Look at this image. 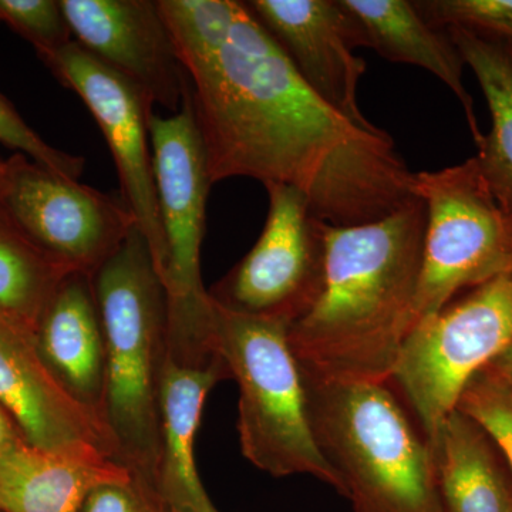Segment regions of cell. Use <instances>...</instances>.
<instances>
[{
  "instance_id": "cell-1",
  "label": "cell",
  "mask_w": 512,
  "mask_h": 512,
  "mask_svg": "<svg viewBox=\"0 0 512 512\" xmlns=\"http://www.w3.org/2000/svg\"><path fill=\"white\" fill-rule=\"evenodd\" d=\"M190 80L212 184L245 177L305 194L335 227L369 224L414 195L389 133L333 109L237 0H158Z\"/></svg>"
},
{
  "instance_id": "cell-2",
  "label": "cell",
  "mask_w": 512,
  "mask_h": 512,
  "mask_svg": "<svg viewBox=\"0 0 512 512\" xmlns=\"http://www.w3.org/2000/svg\"><path fill=\"white\" fill-rule=\"evenodd\" d=\"M419 197L369 224L325 225L319 298L291 323L302 372L330 380L387 383L413 329L426 234Z\"/></svg>"
},
{
  "instance_id": "cell-3",
  "label": "cell",
  "mask_w": 512,
  "mask_h": 512,
  "mask_svg": "<svg viewBox=\"0 0 512 512\" xmlns=\"http://www.w3.org/2000/svg\"><path fill=\"white\" fill-rule=\"evenodd\" d=\"M92 284L106 348L103 423L116 460L157 498L168 299L137 225L94 272Z\"/></svg>"
},
{
  "instance_id": "cell-4",
  "label": "cell",
  "mask_w": 512,
  "mask_h": 512,
  "mask_svg": "<svg viewBox=\"0 0 512 512\" xmlns=\"http://www.w3.org/2000/svg\"><path fill=\"white\" fill-rule=\"evenodd\" d=\"M302 376L316 444L355 512H446L429 441L387 383Z\"/></svg>"
},
{
  "instance_id": "cell-5",
  "label": "cell",
  "mask_w": 512,
  "mask_h": 512,
  "mask_svg": "<svg viewBox=\"0 0 512 512\" xmlns=\"http://www.w3.org/2000/svg\"><path fill=\"white\" fill-rule=\"evenodd\" d=\"M215 311L218 350L238 383L242 454L271 476L309 474L345 495L339 474L312 433L288 323L238 315L217 305Z\"/></svg>"
},
{
  "instance_id": "cell-6",
  "label": "cell",
  "mask_w": 512,
  "mask_h": 512,
  "mask_svg": "<svg viewBox=\"0 0 512 512\" xmlns=\"http://www.w3.org/2000/svg\"><path fill=\"white\" fill-rule=\"evenodd\" d=\"M150 141L164 232L165 259L160 279L168 299V350H214L217 311L201 276V247L212 181L188 93L173 116L151 114Z\"/></svg>"
},
{
  "instance_id": "cell-7",
  "label": "cell",
  "mask_w": 512,
  "mask_h": 512,
  "mask_svg": "<svg viewBox=\"0 0 512 512\" xmlns=\"http://www.w3.org/2000/svg\"><path fill=\"white\" fill-rule=\"evenodd\" d=\"M413 192L427 212L414 328L458 293L512 275V214L494 197L476 157L414 174Z\"/></svg>"
},
{
  "instance_id": "cell-8",
  "label": "cell",
  "mask_w": 512,
  "mask_h": 512,
  "mask_svg": "<svg viewBox=\"0 0 512 512\" xmlns=\"http://www.w3.org/2000/svg\"><path fill=\"white\" fill-rule=\"evenodd\" d=\"M512 343V275L470 289L421 319L404 340L396 380L433 444L471 377Z\"/></svg>"
},
{
  "instance_id": "cell-9",
  "label": "cell",
  "mask_w": 512,
  "mask_h": 512,
  "mask_svg": "<svg viewBox=\"0 0 512 512\" xmlns=\"http://www.w3.org/2000/svg\"><path fill=\"white\" fill-rule=\"evenodd\" d=\"M265 188L269 210L258 241L208 293L224 311L291 325L322 291L326 224L303 192L284 184Z\"/></svg>"
},
{
  "instance_id": "cell-10",
  "label": "cell",
  "mask_w": 512,
  "mask_h": 512,
  "mask_svg": "<svg viewBox=\"0 0 512 512\" xmlns=\"http://www.w3.org/2000/svg\"><path fill=\"white\" fill-rule=\"evenodd\" d=\"M0 201L46 254L70 272L92 276L136 227L123 198L13 154Z\"/></svg>"
},
{
  "instance_id": "cell-11",
  "label": "cell",
  "mask_w": 512,
  "mask_h": 512,
  "mask_svg": "<svg viewBox=\"0 0 512 512\" xmlns=\"http://www.w3.org/2000/svg\"><path fill=\"white\" fill-rule=\"evenodd\" d=\"M40 60L84 101L99 124L119 174L121 198L146 237L160 276L165 244L150 141V117L156 104L140 86L74 40Z\"/></svg>"
},
{
  "instance_id": "cell-12",
  "label": "cell",
  "mask_w": 512,
  "mask_h": 512,
  "mask_svg": "<svg viewBox=\"0 0 512 512\" xmlns=\"http://www.w3.org/2000/svg\"><path fill=\"white\" fill-rule=\"evenodd\" d=\"M74 42L177 113L190 89L158 0H60Z\"/></svg>"
},
{
  "instance_id": "cell-13",
  "label": "cell",
  "mask_w": 512,
  "mask_h": 512,
  "mask_svg": "<svg viewBox=\"0 0 512 512\" xmlns=\"http://www.w3.org/2000/svg\"><path fill=\"white\" fill-rule=\"evenodd\" d=\"M245 5L326 103L356 123H370L357 103L366 62L355 55L359 39L340 0H251Z\"/></svg>"
},
{
  "instance_id": "cell-14",
  "label": "cell",
  "mask_w": 512,
  "mask_h": 512,
  "mask_svg": "<svg viewBox=\"0 0 512 512\" xmlns=\"http://www.w3.org/2000/svg\"><path fill=\"white\" fill-rule=\"evenodd\" d=\"M0 407L32 446L55 451L93 448L116 460L109 431L56 382L40 356L35 333L3 315Z\"/></svg>"
},
{
  "instance_id": "cell-15",
  "label": "cell",
  "mask_w": 512,
  "mask_h": 512,
  "mask_svg": "<svg viewBox=\"0 0 512 512\" xmlns=\"http://www.w3.org/2000/svg\"><path fill=\"white\" fill-rule=\"evenodd\" d=\"M232 379L220 353H167L160 389V456L156 495L165 512H218L195 466L194 446L205 400L212 387Z\"/></svg>"
},
{
  "instance_id": "cell-16",
  "label": "cell",
  "mask_w": 512,
  "mask_h": 512,
  "mask_svg": "<svg viewBox=\"0 0 512 512\" xmlns=\"http://www.w3.org/2000/svg\"><path fill=\"white\" fill-rule=\"evenodd\" d=\"M35 336L56 382L103 423L106 348L92 276L72 272L63 279Z\"/></svg>"
},
{
  "instance_id": "cell-17",
  "label": "cell",
  "mask_w": 512,
  "mask_h": 512,
  "mask_svg": "<svg viewBox=\"0 0 512 512\" xmlns=\"http://www.w3.org/2000/svg\"><path fill=\"white\" fill-rule=\"evenodd\" d=\"M355 25L360 47L390 62L427 70L454 93L466 114L476 146L483 140L473 99L463 83L464 60L447 30L424 18L407 0H340Z\"/></svg>"
},
{
  "instance_id": "cell-18",
  "label": "cell",
  "mask_w": 512,
  "mask_h": 512,
  "mask_svg": "<svg viewBox=\"0 0 512 512\" xmlns=\"http://www.w3.org/2000/svg\"><path fill=\"white\" fill-rule=\"evenodd\" d=\"M131 477L103 451L43 450L20 440L0 456V512H76L94 485Z\"/></svg>"
},
{
  "instance_id": "cell-19",
  "label": "cell",
  "mask_w": 512,
  "mask_h": 512,
  "mask_svg": "<svg viewBox=\"0 0 512 512\" xmlns=\"http://www.w3.org/2000/svg\"><path fill=\"white\" fill-rule=\"evenodd\" d=\"M430 447L444 511L510 512L511 480L476 421L454 410Z\"/></svg>"
},
{
  "instance_id": "cell-20",
  "label": "cell",
  "mask_w": 512,
  "mask_h": 512,
  "mask_svg": "<svg viewBox=\"0 0 512 512\" xmlns=\"http://www.w3.org/2000/svg\"><path fill=\"white\" fill-rule=\"evenodd\" d=\"M444 30L487 100L491 130L478 144L476 160L494 197L512 214V52L464 29Z\"/></svg>"
},
{
  "instance_id": "cell-21",
  "label": "cell",
  "mask_w": 512,
  "mask_h": 512,
  "mask_svg": "<svg viewBox=\"0 0 512 512\" xmlns=\"http://www.w3.org/2000/svg\"><path fill=\"white\" fill-rule=\"evenodd\" d=\"M69 274L0 201V315L36 335L43 313Z\"/></svg>"
},
{
  "instance_id": "cell-22",
  "label": "cell",
  "mask_w": 512,
  "mask_h": 512,
  "mask_svg": "<svg viewBox=\"0 0 512 512\" xmlns=\"http://www.w3.org/2000/svg\"><path fill=\"white\" fill-rule=\"evenodd\" d=\"M424 18L441 29H464L512 52V0H424Z\"/></svg>"
},
{
  "instance_id": "cell-23",
  "label": "cell",
  "mask_w": 512,
  "mask_h": 512,
  "mask_svg": "<svg viewBox=\"0 0 512 512\" xmlns=\"http://www.w3.org/2000/svg\"><path fill=\"white\" fill-rule=\"evenodd\" d=\"M457 409L471 417L504 454L512 471V390L488 367L471 377Z\"/></svg>"
},
{
  "instance_id": "cell-24",
  "label": "cell",
  "mask_w": 512,
  "mask_h": 512,
  "mask_svg": "<svg viewBox=\"0 0 512 512\" xmlns=\"http://www.w3.org/2000/svg\"><path fill=\"white\" fill-rule=\"evenodd\" d=\"M0 22L28 40L40 59L73 42L60 0H0Z\"/></svg>"
},
{
  "instance_id": "cell-25",
  "label": "cell",
  "mask_w": 512,
  "mask_h": 512,
  "mask_svg": "<svg viewBox=\"0 0 512 512\" xmlns=\"http://www.w3.org/2000/svg\"><path fill=\"white\" fill-rule=\"evenodd\" d=\"M0 143L25 154L30 160L45 165L56 173L80 180L84 170V158L64 153L49 146L36 131L30 128L13 104L0 94Z\"/></svg>"
},
{
  "instance_id": "cell-26",
  "label": "cell",
  "mask_w": 512,
  "mask_h": 512,
  "mask_svg": "<svg viewBox=\"0 0 512 512\" xmlns=\"http://www.w3.org/2000/svg\"><path fill=\"white\" fill-rule=\"evenodd\" d=\"M76 512H165L156 497L138 484L128 480L104 481L94 485Z\"/></svg>"
},
{
  "instance_id": "cell-27",
  "label": "cell",
  "mask_w": 512,
  "mask_h": 512,
  "mask_svg": "<svg viewBox=\"0 0 512 512\" xmlns=\"http://www.w3.org/2000/svg\"><path fill=\"white\" fill-rule=\"evenodd\" d=\"M23 439L15 421L0 407V456Z\"/></svg>"
},
{
  "instance_id": "cell-28",
  "label": "cell",
  "mask_w": 512,
  "mask_h": 512,
  "mask_svg": "<svg viewBox=\"0 0 512 512\" xmlns=\"http://www.w3.org/2000/svg\"><path fill=\"white\" fill-rule=\"evenodd\" d=\"M485 367H488L501 382L507 384L512 390V343Z\"/></svg>"
},
{
  "instance_id": "cell-29",
  "label": "cell",
  "mask_w": 512,
  "mask_h": 512,
  "mask_svg": "<svg viewBox=\"0 0 512 512\" xmlns=\"http://www.w3.org/2000/svg\"><path fill=\"white\" fill-rule=\"evenodd\" d=\"M3 173H5V161L0 160V181H2Z\"/></svg>"
},
{
  "instance_id": "cell-30",
  "label": "cell",
  "mask_w": 512,
  "mask_h": 512,
  "mask_svg": "<svg viewBox=\"0 0 512 512\" xmlns=\"http://www.w3.org/2000/svg\"><path fill=\"white\" fill-rule=\"evenodd\" d=\"M510 512H512V497H511Z\"/></svg>"
}]
</instances>
